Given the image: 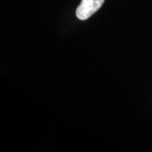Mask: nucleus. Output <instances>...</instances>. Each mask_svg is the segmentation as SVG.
<instances>
[{
    "instance_id": "1",
    "label": "nucleus",
    "mask_w": 152,
    "mask_h": 152,
    "mask_svg": "<svg viewBox=\"0 0 152 152\" xmlns=\"http://www.w3.org/2000/svg\"><path fill=\"white\" fill-rule=\"evenodd\" d=\"M104 2V0H82L76 10V16L80 20H87L101 8Z\"/></svg>"
}]
</instances>
